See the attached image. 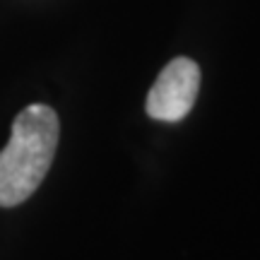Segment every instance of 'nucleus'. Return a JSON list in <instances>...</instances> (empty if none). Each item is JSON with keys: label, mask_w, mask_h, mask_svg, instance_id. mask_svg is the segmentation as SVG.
<instances>
[{"label": "nucleus", "mask_w": 260, "mask_h": 260, "mask_svg": "<svg viewBox=\"0 0 260 260\" xmlns=\"http://www.w3.org/2000/svg\"><path fill=\"white\" fill-rule=\"evenodd\" d=\"M58 135V113L46 104H29L12 121L0 152V207H17L34 195L53 164Z\"/></svg>", "instance_id": "obj_1"}, {"label": "nucleus", "mask_w": 260, "mask_h": 260, "mask_svg": "<svg viewBox=\"0 0 260 260\" xmlns=\"http://www.w3.org/2000/svg\"><path fill=\"white\" fill-rule=\"evenodd\" d=\"M200 89V65L190 58H174L164 65V70L154 80L145 102V111L149 118L164 123L183 121Z\"/></svg>", "instance_id": "obj_2"}]
</instances>
